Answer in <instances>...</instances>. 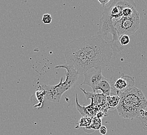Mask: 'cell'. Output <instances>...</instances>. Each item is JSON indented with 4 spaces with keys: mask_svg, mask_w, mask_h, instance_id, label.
Returning a JSON list of instances; mask_svg holds the SVG:
<instances>
[{
    "mask_svg": "<svg viewBox=\"0 0 147 135\" xmlns=\"http://www.w3.org/2000/svg\"><path fill=\"white\" fill-rule=\"evenodd\" d=\"M110 43L99 35L74 39L66 46L64 55L66 63L71 65L79 75L91 68L103 70L110 64L113 56Z\"/></svg>",
    "mask_w": 147,
    "mask_h": 135,
    "instance_id": "cell-1",
    "label": "cell"
},
{
    "mask_svg": "<svg viewBox=\"0 0 147 135\" xmlns=\"http://www.w3.org/2000/svg\"><path fill=\"white\" fill-rule=\"evenodd\" d=\"M119 97L116 109L119 115L124 118L133 120L137 118L147 107L145 96L142 90L135 86Z\"/></svg>",
    "mask_w": 147,
    "mask_h": 135,
    "instance_id": "cell-2",
    "label": "cell"
},
{
    "mask_svg": "<svg viewBox=\"0 0 147 135\" xmlns=\"http://www.w3.org/2000/svg\"><path fill=\"white\" fill-rule=\"evenodd\" d=\"M140 23V15L138 11H136L130 16H123L120 19L113 22L117 36L126 34L131 35L139 28Z\"/></svg>",
    "mask_w": 147,
    "mask_h": 135,
    "instance_id": "cell-3",
    "label": "cell"
},
{
    "mask_svg": "<svg viewBox=\"0 0 147 135\" xmlns=\"http://www.w3.org/2000/svg\"><path fill=\"white\" fill-rule=\"evenodd\" d=\"M111 90L110 95L120 96L127 93L135 86L133 77L122 74L119 77L112 76L110 81Z\"/></svg>",
    "mask_w": 147,
    "mask_h": 135,
    "instance_id": "cell-4",
    "label": "cell"
},
{
    "mask_svg": "<svg viewBox=\"0 0 147 135\" xmlns=\"http://www.w3.org/2000/svg\"><path fill=\"white\" fill-rule=\"evenodd\" d=\"M40 86L43 90L45 91V99L49 101L55 102H59L63 94L72 87L65 80L63 81V78H61L58 84L55 85H43Z\"/></svg>",
    "mask_w": 147,
    "mask_h": 135,
    "instance_id": "cell-5",
    "label": "cell"
},
{
    "mask_svg": "<svg viewBox=\"0 0 147 135\" xmlns=\"http://www.w3.org/2000/svg\"><path fill=\"white\" fill-rule=\"evenodd\" d=\"M102 69L96 68H91L86 71L84 73V80L81 85H88L92 88L93 93H96V87L105 78L102 75Z\"/></svg>",
    "mask_w": 147,
    "mask_h": 135,
    "instance_id": "cell-6",
    "label": "cell"
},
{
    "mask_svg": "<svg viewBox=\"0 0 147 135\" xmlns=\"http://www.w3.org/2000/svg\"><path fill=\"white\" fill-rule=\"evenodd\" d=\"M80 89L85 94L86 97L87 99H91V104L98 107L101 106L103 104L107 103V96H105L103 94H99L98 93H90L86 92L84 89L80 88Z\"/></svg>",
    "mask_w": 147,
    "mask_h": 135,
    "instance_id": "cell-7",
    "label": "cell"
},
{
    "mask_svg": "<svg viewBox=\"0 0 147 135\" xmlns=\"http://www.w3.org/2000/svg\"><path fill=\"white\" fill-rule=\"evenodd\" d=\"M76 104L77 110L79 111L82 116H88V117H94L96 116V114L99 112V109L96 106H93L92 104L89 105L88 107H82L78 103L77 95L76 94Z\"/></svg>",
    "mask_w": 147,
    "mask_h": 135,
    "instance_id": "cell-8",
    "label": "cell"
},
{
    "mask_svg": "<svg viewBox=\"0 0 147 135\" xmlns=\"http://www.w3.org/2000/svg\"><path fill=\"white\" fill-rule=\"evenodd\" d=\"M98 90H101L102 94L105 95V96H110L111 87L110 82L105 78L100 82L99 85L96 87V93H98Z\"/></svg>",
    "mask_w": 147,
    "mask_h": 135,
    "instance_id": "cell-9",
    "label": "cell"
},
{
    "mask_svg": "<svg viewBox=\"0 0 147 135\" xmlns=\"http://www.w3.org/2000/svg\"><path fill=\"white\" fill-rule=\"evenodd\" d=\"M45 91L43 90L40 87V86L38 87V90L36 92V94L35 95L36 96V98L37 100L39 101V104H38L34 105V107H38L37 108H41L43 106V100L45 99Z\"/></svg>",
    "mask_w": 147,
    "mask_h": 135,
    "instance_id": "cell-10",
    "label": "cell"
},
{
    "mask_svg": "<svg viewBox=\"0 0 147 135\" xmlns=\"http://www.w3.org/2000/svg\"><path fill=\"white\" fill-rule=\"evenodd\" d=\"M106 99L109 109H110L111 108H114L116 109L120 100V97L115 95H110L107 96Z\"/></svg>",
    "mask_w": 147,
    "mask_h": 135,
    "instance_id": "cell-11",
    "label": "cell"
},
{
    "mask_svg": "<svg viewBox=\"0 0 147 135\" xmlns=\"http://www.w3.org/2000/svg\"><path fill=\"white\" fill-rule=\"evenodd\" d=\"M101 126V118H98L96 116H95L92 118V123L89 127H88V129L98 130L100 129V128Z\"/></svg>",
    "mask_w": 147,
    "mask_h": 135,
    "instance_id": "cell-12",
    "label": "cell"
},
{
    "mask_svg": "<svg viewBox=\"0 0 147 135\" xmlns=\"http://www.w3.org/2000/svg\"><path fill=\"white\" fill-rule=\"evenodd\" d=\"M92 118L91 117L83 116V118H81V120L79 121V126L80 127H86L87 128H88V127L90 126L92 123Z\"/></svg>",
    "mask_w": 147,
    "mask_h": 135,
    "instance_id": "cell-13",
    "label": "cell"
},
{
    "mask_svg": "<svg viewBox=\"0 0 147 135\" xmlns=\"http://www.w3.org/2000/svg\"><path fill=\"white\" fill-rule=\"evenodd\" d=\"M119 43L122 46L127 45L130 42L129 36L126 34H122L119 37Z\"/></svg>",
    "mask_w": 147,
    "mask_h": 135,
    "instance_id": "cell-14",
    "label": "cell"
},
{
    "mask_svg": "<svg viewBox=\"0 0 147 135\" xmlns=\"http://www.w3.org/2000/svg\"><path fill=\"white\" fill-rule=\"evenodd\" d=\"M52 18L51 17V15L49 14H45L43 16L42 21L45 24H50L52 21Z\"/></svg>",
    "mask_w": 147,
    "mask_h": 135,
    "instance_id": "cell-15",
    "label": "cell"
},
{
    "mask_svg": "<svg viewBox=\"0 0 147 135\" xmlns=\"http://www.w3.org/2000/svg\"><path fill=\"white\" fill-rule=\"evenodd\" d=\"M99 130H100V134H102V135H105L107 133V129L105 126H102L100 128Z\"/></svg>",
    "mask_w": 147,
    "mask_h": 135,
    "instance_id": "cell-16",
    "label": "cell"
},
{
    "mask_svg": "<svg viewBox=\"0 0 147 135\" xmlns=\"http://www.w3.org/2000/svg\"><path fill=\"white\" fill-rule=\"evenodd\" d=\"M100 5L104 7L105 6L107 5L109 2L111 0H98Z\"/></svg>",
    "mask_w": 147,
    "mask_h": 135,
    "instance_id": "cell-17",
    "label": "cell"
}]
</instances>
